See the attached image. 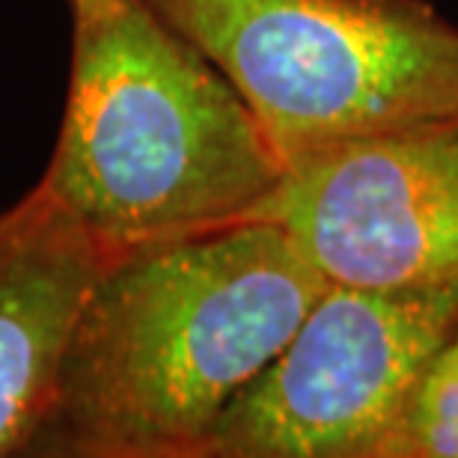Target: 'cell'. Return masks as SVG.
Instances as JSON below:
<instances>
[{
	"mask_svg": "<svg viewBox=\"0 0 458 458\" xmlns=\"http://www.w3.org/2000/svg\"><path fill=\"white\" fill-rule=\"evenodd\" d=\"M253 217L331 286H458V116L298 155Z\"/></svg>",
	"mask_w": 458,
	"mask_h": 458,
	"instance_id": "5b68a950",
	"label": "cell"
},
{
	"mask_svg": "<svg viewBox=\"0 0 458 458\" xmlns=\"http://www.w3.org/2000/svg\"><path fill=\"white\" fill-rule=\"evenodd\" d=\"M107 259L42 182L0 208V458L30 450L72 322Z\"/></svg>",
	"mask_w": 458,
	"mask_h": 458,
	"instance_id": "8992f818",
	"label": "cell"
},
{
	"mask_svg": "<svg viewBox=\"0 0 458 458\" xmlns=\"http://www.w3.org/2000/svg\"><path fill=\"white\" fill-rule=\"evenodd\" d=\"M381 458H458V327L417 375Z\"/></svg>",
	"mask_w": 458,
	"mask_h": 458,
	"instance_id": "52a82bcc",
	"label": "cell"
},
{
	"mask_svg": "<svg viewBox=\"0 0 458 458\" xmlns=\"http://www.w3.org/2000/svg\"><path fill=\"white\" fill-rule=\"evenodd\" d=\"M458 327V286H327L229 402L203 458H381L417 375Z\"/></svg>",
	"mask_w": 458,
	"mask_h": 458,
	"instance_id": "277c9868",
	"label": "cell"
},
{
	"mask_svg": "<svg viewBox=\"0 0 458 458\" xmlns=\"http://www.w3.org/2000/svg\"><path fill=\"white\" fill-rule=\"evenodd\" d=\"M233 84L283 164L458 116V24L432 0H149Z\"/></svg>",
	"mask_w": 458,
	"mask_h": 458,
	"instance_id": "3957f363",
	"label": "cell"
},
{
	"mask_svg": "<svg viewBox=\"0 0 458 458\" xmlns=\"http://www.w3.org/2000/svg\"><path fill=\"white\" fill-rule=\"evenodd\" d=\"M72 63L42 185L107 256L253 217L283 158L149 0H69Z\"/></svg>",
	"mask_w": 458,
	"mask_h": 458,
	"instance_id": "7a4b0ae2",
	"label": "cell"
},
{
	"mask_svg": "<svg viewBox=\"0 0 458 458\" xmlns=\"http://www.w3.org/2000/svg\"><path fill=\"white\" fill-rule=\"evenodd\" d=\"M331 286L265 217L114 253L27 455L203 458L215 423Z\"/></svg>",
	"mask_w": 458,
	"mask_h": 458,
	"instance_id": "6da1fadb",
	"label": "cell"
}]
</instances>
